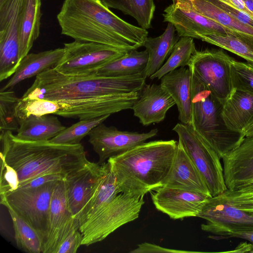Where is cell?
<instances>
[{
	"mask_svg": "<svg viewBox=\"0 0 253 253\" xmlns=\"http://www.w3.org/2000/svg\"><path fill=\"white\" fill-rule=\"evenodd\" d=\"M144 73L122 77L69 76L54 68L36 76L21 97L26 116L88 120L131 109L146 84Z\"/></svg>",
	"mask_w": 253,
	"mask_h": 253,
	"instance_id": "obj_1",
	"label": "cell"
},
{
	"mask_svg": "<svg viewBox=\"0 0 253 253\" xmlns=\"http://www.w3.org/2000/svg\"><path fill=\"white\" fill-rule=\"evenodd\" d=\"M57 19L61 34L75 41L127 51L142 46L148 35L146 29L122 19L101 0H64Z\"/></svg>",
	"mask_w": 253,
	"mask_h": 253,
	"instance_id": "obj_2",
	"label": "cell"
},
{
	"mask_svg": "<svg viewBox=\"0 0 253 253\" xmlns=\"http://www.w3.org/2000/svg\"><path fill=\"white\" fill-rule=\"evenodd\" d=\"M0 131V156L16 172L18 188L43 175L60 174L66 178L90 162L81 143L26 141L17 138L11 131Z\"/></svg>",
	"mask_w": 253,
	"mask_h": 253,
	"instance_id": "obj_3",
	"label": "cell"
},
{
	"mask_svg": "<svg viewBox=\"0 0 253 253\" xmlns=\"http://www.w3.org/2000/svg\"><path fill=\"white\" fill-rule=\"evenodd\" d=\"M177 145L173 139L145 142L110 158L107 162L119 193L144 196L162 186Z\"/></svg>",
	"mask_w": 253,
	"mask_h": 253,
	"instance_id": "obj_4",
	"label": "cell"
},
{
	"mask_svg": "<svg viewBox=\"0 0 253 253\" xmlns=\"http://www.w3.org/2000/svg\"><path fill=\"white\" fill-rule=\"evenodd\" d=\"M223 106L208 86L192 75L190 125L221 159L239 146L245 137L244 134L227 128L222 117Z\"/></svg>",
	"mask_w": 253,
	"mask_h": 253,
	"instance_id": "obj_5",
	"label": "cell"
},
{
	"mask_svg": "<svg viewBox=\"0 0 253 253\" xmlns=\"http://www.w3.org/2000/svg\"><path fill=\"white\" fill-rule=\"evenodd\" d=\"M145 202L144 196L120 193L82 224V245L88 246L105 239L121 226L137 219Z\"/></svg>",
	"mask_w": 253,
	"mask_h": 253,
	"instance_id": "obj_6",
	"label": "cell"
},
{
	"mask_svg": "<svg viewBox=\"0 0 253 253\" xmlns=\"http://www.w3.org/2000/svg\"><path fill=\"white\" fill-rule=\"evenodd\" d=\"M178 143L204 178L211 197L227 189L221 158L210 145L190 125L177 123L173 127Z\"/></svg>",
	"mask_w": 253,
	"mask_h": 253,
	"instance_id": "obj_7",
	"label": "cell"
},
{
	"mask_svg": "<svg viewBox=\"0 0 253 253\" xmlns=\"http://www.w3.org/2000/svg\"><path fill=\"white\" fill-rule=\"evenodd\" d=\"M58 181L49 182L36 187L18 188L0 197V204L11 209L32 226L39 233L43 243L47 234L52 194Z\"/></svg>",
	"mask_w": 253,
	"mask_h": 253,
	"instance_id": "obj_8",
	"label": "cell"
},
{
	"mask_svg": "<svg viewBox=\"0 0 253 253\" xmlns=\"http://www.w3.org/2000/svg\"><path fill=\"white\" fill-rule=\"evenodd\" d=\"M64 45V55L54 69L69 76L91 75L97 69L128 51L93 42L74 41Z\"/></svg>",
	"mask_w": 253,
	"mask_h": 253,
	"instance_id": "obj_9",
	"label": "cell"
},
{
	"mask_svg": "<svg viewBox=\"0 0 253 253\" xmlns=\"http://www.w3.org/2000/svg\"><path fill=\"white\" fill-rule=\"evenodd\" d=\"M233 59L223 49L196 50L187 66L224 104L233 90L230 74Z\"/></svg>",
	"mask_w": 253,
	"mask_h": 253,
	"instance_id": "obj_10",
	"label": "cell"
},
{
	"mask_svg": "<svg viewBox=\"0 0 253 253\" xmlns=\"http://www.w3.org/2000/svg\"><path fill=\"white\" fill-rule=\"evenodd\" d=\"M23 0H9L0 6V81L13 75L20 64Z\"/></svg>",
	"mask_w": 253,
	"mask_h": 253,
	"instance_id": "obj_11",
	"label": "cell"
},
{
	"mask_svg": "<svg viewBox=\"0 0 253 253\" xmlns=\"http://www.w3.org/2000/svg\"><path fill=\"white\" fill-rule=\"evenodd\" d=\"M197 217L207 220L201 229L211 234L253 230V212L237 208L220 195L209 198Z\"/></svg>",
	"mask_w": 253,
	"mask_h": 253,
	"instance_id": "obj_12",
	"label": "cell"
},
{
	"mask_svg": "<svg viewBox=\"0 0 253 253\" xmlns=\"http://www.w3.org/2000/svg\"><path fill=\"white\" fill-rule=\"evenodd\" d=\"M158 132L157 128L142 133L122 131L101 123L93 128L88 135L89 143L99 157L98 163L102 164L110 158L146 142L156 136Z\"/></svg>",
	"mask_w": 253,
	"mask_h": 253,
	"instance_id": "obj_13",
	"label": "cell"
},
{
	"mask_svg": "<svg viewBox=\"0 0 253 253\" xmlns=\"http://www.w3.org/2000/svg\"><path fill=\"white\" fill-rule=\"evenodd\" d=\"M79 227L78 220L73 216L68 207L64 180L59 181L52 194L42 253H56L67 236Z\"/></svg>",
	"mask_w": 253,
	"mask_h": 253,
	"instance_id": "obj_14",
	"label": "cell"
},
{
	"mask_svg": "<svg viewBox=\"0 0 253 253\" xmlns=\"http://www.w3.org/2000/svg\"><path fill=\"white\" fill-rule=\"evenodd\" d=\"M152 202L159 211L172 219L197 217L211 196L181 188L162 186L151 192Z\"/></svg>",
	"mask_w": 253,
	"mask_h": 253,
	"instance_id": "obj_15",
	"label": "cell"
},
{
	"mask_svg": "<svg viewBox=\"0 0 253 253\" xmlns=\"http://www.w3.org/2000/svg\"><path fill=\"white\" fill-rule=\"evenodd\" d=\"M106 165L90 162L64 179L68 207L76 219L97 189Z\"/></svg>",
	"mask_w": 253,
	"mask_h": 253,
	"instance_id": "obj_16",
	"label": "cell"
},
{
	"mask_svg": "<svg viewBox=\"0 0 253 253\" xmlns=\"http://www.w3.org/2000/svg\"><path fill=\"white\" fill-rule=\"evenodd\" d=\"M164 12V21L171 23L180 38L189 37L199 39L202 35H224L229 33L217 22L194 10L174 3L167 7Z\"/></svg>",
	"mask_w": 253,
	"mask_h": 253,
	"instance_id": "obj_17",
	"label": "cell"
},
{
	"mask_svg": "<svg viewBox=\"0 0 253 253\" xmlns=\"http://www.w3.org/2000/svg\"><path fill=\"white\" fill-rule=\"evenodd\" d=\"M221 159L227 189L250 183L253 181V136L245 137L239 146Z\"/></svg>",
	"mask_w": 253,
	"mask_h": 253,
	"instance_id": "obj_18",
	"label": "cell"
},
{
	"mask_svg": "<svg viewBox=\"0 0 253 253\" xmlns=\"http://www.w3.org/2000/svg\"><path fill=\"white\" fill-rule=\"evenodd\" d=\"M175 105L170 95L160 84H145L131 109L143 126L164 120L168 110Z\"/></svg>",
	"mask_w": 253,
	"mask_h": 253,
	"instance_id": "obj_19",
	"label": "cell"
},
{
	"mask_svg": "<svg viewBox=\"0 0 253 253\" xmlns=\"http://www.w3.org/2000/svg\"><path fill=\"white\" fill-rule=\"evenodd\" d=\"M172 3L194 10L217 22L253 50V27L241 22L209 0H172Z\"/></svg>",
	"mask_w": 253,
	"mask_h": 253,
	"instance_id": "obj_20",
	"label": "cell"
},
{
	"mask_svg": "<svg viewBox=\"0 0 253 253\" xmlns=\"http://www.w3.org/2000/svg\"><path fill=\"white\" fill-rule=\"evenodd\" d=\"M163 186L194 191L211 197L203 176L178 142L171 168Z\"/></svg>",
	"mask_w": 253,
	"mask_h": 253,
	"instance_id": "obj_21",
	"label": "cell"
},
{
	"mask_svg": "<svg viewBox=\"0 0 253 253\" xmlns=\"http://www.w3.org/2000/svg\"><path fill=\"white\" fill-rule=\"evenodd\" d=\"M160 84L170 95L178 111L181 123L190 125L192 119V74L188 67H180L164 76Z\"/></svg>",
	"mask_w": 253,
	"mask_h": 253,
	"instance_id": "obj_22",
	"label": "cell"
},
{
	"mask_svg": "<svg viewBox=\"0 0 253 253\" xmlns=\"http://www.w3.org/2000/svg\"><path fill=\"white\" fill-rule=\"evenodd\" d=\"M64 47L28 53L21 61L14 74L0 91L13 87L21 81L54 68L64 55Z\"/></svg>",
	"mask_w": 253,
	"mask_h": 253,
	"instance_id": "obj_23",
	"label": "cell"
},
{
	"mask_svg": "<svg viewBox=\"0 0 253 253\" xmlns=\"http://www.w3.org/2000/svg\"><path fill=\"white\" fill-rule=\"evenodd\" d=\"M222 115L228 129L244 134L253 121V95L233 89L223 104Z\"/></svg>",
	"mask_w": 253,
	"mask_h": 253,
	"instance_id": "obj_24",
	"label": "cell"
},
{
	"mask_svg": "<svg viewBox=\"0 0 253 253\" xmlns=\"http://www.w3.org/2000/svg\"><path fill=\"white\" fill-rule=\"evenodd\" d=\"M66 127L52 114L31 115L19 121L16 137L26 141H48Z\"/></svg>",
	"mask_w": 253,
	"mask_h": 253,
	"instance_id": "obj_25",
	"label": "cell"
},
{
	"mask_svg": "<svg viewBox=\"0 0 253 253\" xmlns=\"http://www.w3.org/2000/svg\"><path fill=\"white\" fill-rule=\"evenodd\" d=\"M175 32L174 26L168 22L162 35L155 38L148 37L146 39L143 46L148 54V63L144 72L146 78L158 71L170 54L180 38Z\"/></svg>",
	"mask_w": 253,
	"mask_h": 253,
	"instance_id": "obj_26",
	"label": "cell"
},
{
	"mask_svg": "<svg viewBox=\"0 0 253 253\" xmlns=\"http://www.w3.org/2000/svg\"><path fill=\"white\" fill-rule=\"evenodd\" d=\"M148 60L145 50L133 49L97 69L93 75L104 77H122L144 73Z\"/></svg>",
	"mask_w": 253,
	"mask_h": 253,
	"instance_id": "obj_27",
	"label": "cell"
},
{
	"mask_svg": "<svg viewBox=\"0 0 253 253\" xmlns=\"http://www.w3.org/2000/svg\"><path fill=\"white\" fill-rule=\"evenodd\" d=\"M42 15L41 0H23L20 62L29 53L34 42L39 36Z\"/></svg>",
	"mask_w": 253,
	"mask_h": 253,
	"instance_id": "obj_28",
	"label": "cell"
},
{
	"mask_svg": "<svg viewBox=\"0 0 253 253\" xmlns=\"http://www.w3.org/2000/svg\"><path fill=\"white\" fill-rule=\"evenodd\" d=\"M119 193L110 166L106 162V168L94 194L78 216L80 226L89 219Z\"/></svg>",
	"mask_w": 253,
	"mask_h": 253,
	"instance_id": "obj_29",
	"label": "cell"
},
{
	"mask_svg": "<svg viewBox=\"0 0 253 253\" xmlns=\"http://www.w3.org/2000/svg\"><path fill=\"white\" fill-rule=\"evenodd\" d=\"M108 7L133 17L142 28L151 26L156 6L154 0H101Z\"/></svg>",
	"mask_w": 253,
	"mask_h": 253,
	"instance_id": "obj_30",
	"label": "cell"
},
{
	"mask_svg": "<svg viewBox=\"0 0 253 253\" xmlns=\"http://www.w3.org/2000/svg\"><path fill=\"white\" fill-rule=\"evenodd\" d=\"M196 50L193 38L180 37L174 45L167 61L149 79L151 80H160L165 75L177 68L187 66L192 55Z\"/></svg>",
	"mask_w": 253,
	"mask_h": 253,
	"instance_id": "obj_31",
	"label": "cell"
},
{
	"mask_svg": "<svg viewBox=\"0 0 253 253\" xmlns=\"http://www.w3.org/2000/svg\"><path fill=\"white\" fill-rule=\"evenodd\" d=\"M13 223L17 247L28 253H42L43 242L39 233L29 224L7 208Z\"/></svg>",
	"mask_w": 253,
	"mask_h": 253,
	"instance_id": "obj_32",
	"label": "cell"
},
{
	"mask_svg": "<svg viewBox=\"0 0 253 253\" xmlns=\"http://www.w3.org/2000/svg\"><path fill=\"white\" fill-rule=\"evenodd\" d=\"M110 116V115H107L90 119L80 120L70 127H66L49 141L61 144H80L82 139L88 135L93 128L103 123Z\"/></svg>",
	"mask_w": 253,
	"mask_h": 253,
	"instance_id": "obj_33",
	"label": "cell"
},
{
	"mask_svg": "<svg viewBox=\"0 0 253 253\" xmlns=\"http://www.w3.org/2000/svg\"><path fill=\"white\" fill-rule=\"evenodd\" d=\"M199 40L228 50L253 65V50L238 38L228 33L202 35Z\"/></svg>",
	"mask_w": 253,
	"mask_h": 253,
	"instance_id": "obj_34",
	"label": "cell"
},
{
	"mask_svg": "<svg viewBox=\"0 0 253 253\" xmlns=\"http://www.w3.org/2000/svg\"><path fill=\"white\" fill-rule=\"evenodd\" d=\"M19 98L14 92L6 90L0 92V131H17L19 121L16 112Z\"/></svg>",
	"mask_w": 253,
	"mask_h": 253,
	"instance_id": "obj_35",
	"label": "cell"
},
{
	"mask_svg": "<svg viewBox=\"0 0 253 253\" xmlns=\"http://www.w3.org/2000/svg\"><path fill=\"white\" fill-rule=\"evenodd\" d=\"M233 89L253 95V65L233 59L230 65Z\"/></svg>",
	"mask_w": 253,
	"mask_h": 253,
	"instance_id": "obj_36",
	"label": "cell"
},
{
	"mask_svg": "<svg viewBox=\"0 0 253 253\" xmlns=\"http://www.w3.org/2000/svg\"><path fill=\"white\" fill-rule=\"evenodd\" d=\"M220 195L237 208L253 212V183L233 190L227 189Z\"/></svg>",
	"mask_w": 253,
	"mask_h": 253,
	"instance_id": "obj_37",
	"label": "cell"
},
{
	"mask_svg": "<svg viewBox=\"0 0 253 253\" xmlns=\"http://www.w3.org/2000/svg\"><path fill=\"white\" fill-rule=\"evenodd\" d=\"M83 235L79 229L73 230L63 241L56 253H75L82 245Z\"/></svg>",
	"mask_w": 253,
	"mask_h": 253,
	"instance_id": "obj_38",
	"label": "cell"
},
{
	"mask_svg": "<svg viewBox=\"0 0 253 253\" xmlns=\"http://www.w3.org/2000/svg\"><path fill=\"white\" fill-rule=\"evenodd\" d=\"M221 9L229 13L241 22L253 27V17L236 8L231 7L217 0H209Z\"/></svg>",
	"mask_w": 253,
	"mask_h": 253,
	"instance_id": "obj_39",
	"label": "cell"
},
{
	"mask_svg": "<svg viewBox=\"0 0 253 253\" xmlns=\"http://www.w3.org/2000/svg\"><path fill=\"white\" fill-rule=\"evenodd\" d=\"M186 251H181L174 249H170L162 247L160 246L149 243H143L138 245L137 247L130 252L131 253H191Z\"/></svg>",
	"mask_w": 253,
	"mask_h": 253,
	"instance_id": "obj_40",
	"label": "cell"
},
{
	"mask_svg": "<svg viewBox=\"0 0 253 253\" xmlns=\"http://www.w3.org/2000/svg\"><path fill=\"white\" fill-rule=\"evenodd\" d=\"M209 238L216 240L238 238L247 240L253 244V230L220 232L210 235Z\"/></svg>",
	"mask_w": 253,
	"mask_h": 253,
	"instance_id": "obj_41",
	"label": "cell"
},
{
	"mask_svg": "<svg viewBox=\"0 0 253 253\" xmlns=\"http://www.w3.org/2000/svg\"><path fill=\"white\" fill-rule=\"evenodd\" d=\"M65 179V177L64 176L60 174H51L43 175L30 180L19 188L36 187L49 182L58 181L64 180Z\"/></svg>",
	"mask_w": 253,
	"mask_h": 253,
	"instance_id": "obj_42",
	"label": "cell"
},
{
	"mask_svg": "<svg viewBox=\"0 0 253 253\" xmlns=\"http://www.w3.org/2000/svg\"><path fill=\"white\" fill-rule=\"evenodd\" d=\"M231 7L236 8L241 11H244L251 16L253 14L247 8L242 0H217Z\"/></svg>",
	"mask_w": 253,
	"mask_h": 253,
	"instance_id": "obj_43",
	"label": "cell"
},
{
	"mask_svg": "<svg viewBox=\"0 0 253 253\" xmlns=\"http://www.w3.org/2000/svg\"><path fill=\"white\" fill-rule=\"evenodd\" d=\"M226 253H253V244L247 242H241L233 250L226 252Z\"/></svg>",
	"mask_w": 253,
	"mask_h": 253,
	"instance_id": "obj_44",
	"label": "cell"
},
{
	"mask_svg": "<svg viewBox=\"0 0 253 253\" xmlns=\"http://www.w3.org/2000/svg\"><path fill=\"white\" fill-rule=\"evenodd\" d=\"M244 134L245 137L253 136V121L247 127L244 132Z\"/></svg>",
	"mask_w": 253,
	"mask_h": 253,
	"instance_id": "obj_45",
	"label": "cell"
},
{
	"mask_svg": "<svg viewBox=\"0 0 253 253\" xmlns=\"http://www.w3.org/2000/svg\"><path fill=\"white\" fill-rule=\"evenodd\" d=\"M247 8L253 14V0H242Z\"/></svg>",
	"mask_w": 253,
	"mask_h": 253,
	"instance_id": "obj_46",
	"label": "cell"
},
{
	"mask_svg": "<svg viewBox=\"0 0 253 253\" xmlns=\"http://www.w3.org/2000/svg\"><path fill=\"white\" fill-rule=\"evenodd\" d=\"M9 0H0V6L2 5Z\"/></svg>",
	"mask_w": 253,
	"mask_h": 253,
	"instance_id": "obj_47",
	"label": "cell"
},
{
	"mask_svg": "<svg viewBox=\"0 0 253 253\" xmlns=\"http://www.w3.org/2000/svg\"><path fill=\"white\" fill-rule=\"evenodd\" d=\"M253 183V181L252 182H251L250 183ZM249 184H250V183H249Z\"/></svg>",
	"mask_w": 253,
	"mask_h": 253,
	"instance_id": "obj_48",
	"label": "cell"
}]
</instances>
